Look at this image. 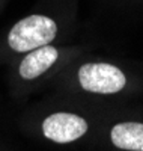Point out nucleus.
Returning a JSON list of instances; mask_svg holds the SVG:
<instances>
[{
	"mask_svg": "<svg viewBox=\"0 0 143 151\" xmlns=\"http://www.w3.org/2000/svg\"><path fill=\"white\" fill-rule=\"evenodd\" d=\"M114 147L128 151H143V124L140 122H121L110 132Z\"/></svg>",
	"mask_w": 143,
	"mask_h": 151,
	"instance_id": "5",
	"label": "nucleus"
},
{
	"mask_svg": "<svg viewBox=\"0 0 143 151\" xmlns=\"http://www.w3.org/2000/svg\"><path fill=\"white\" fill-rule=\"evenodd\" d=\"M79 82L84 91L95 94H116L127 83L125 74L110 64H84L79 70Z\"/></svg>",
	"mask_w": 143,
	"mask_h": 151,
	"instance_id": "2",
	"label": "nucleus"
},
{
	"mask_svg": "<svg viewBox=\"0 0 143 151\" xmlns=\"http://www.w3.org/2000/svg\"><path fill=\"white\" fill-rule=\"evenodd\" d=\"M59 58L57 48L51 45L38 47L26 56L20 64V76L24 80H33L44 74Z\"/></svg>",
	"mask_w": 143,
	"mask_h": 151,
	"instance_id": "4",
	"label": "nucleus"
},
{
	"mask_svg": "<svg viewBox=\"0 0 143 151\" xmlns=\"http://www.w3.org/2000/svg\"><path fill=\"white\" fill-rule=\"evenodd\" d=\"M87 132L84 118L68 112H57L44 119L42 133L50 141L57 144H68L77 141Z\"/></svg>",
	"mask_w": 143,
	"mask_h": 151,
	"instance_id": "3",
	"label": "nucleus"
},
{
	"mask_svg": "<svg viewBox=\"0 0 143 151\" xmlns=\"http://www.w3.org/2000/svg\"><path fill=\"white\" fill-rule=\"evenodd\" d=\"M57 26L50 17L45 15H29L20 20L8 35L9 47L18 53L48 45L56 38Z\"/></svg>",
	"mask_w": 143,
	"mask_h": 151,
	"instance_id": "1",
	"label": "nucleus"
}]
</instances>
